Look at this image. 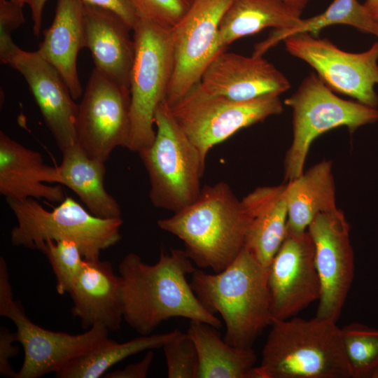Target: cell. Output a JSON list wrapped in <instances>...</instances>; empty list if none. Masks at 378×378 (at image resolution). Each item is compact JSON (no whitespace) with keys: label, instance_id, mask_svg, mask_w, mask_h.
<instances>
[{"label":"cell","instance_id":"1","mask_svg":"<svg viewBox=\"0 0 378 378\" xmlns=\"http://www.w3.org/2000/svg\"><path fill=\"white\" fill-rule=\"evenodd\" d=\"M195 268L183 250L161 249L159 259L148 265L135 253L118 265L122 281L124 320L140 335L152 334L174 317L198 321L217 328L221 321L199 301L186 276Z\"/></svg>","mask_w":378,"mask_h":378},{"label":"cell","instance_id":"2","mask_svg":"<svg viewBox=\"0 0 378 378\" xmlns=\"http://www.w3.org/2000/svg\"><path fill=\"white\" fill-rule=\"evenodd\" d=\"M250 221L241 200L222 181L204 186L193 203L157 224L183 242L198 267L220 272L244 249Z\"/></svg>","mask_w":378,"mask_h":378},{"label":"cell","instance_id":"3","mask_svg":"<svg viewBox=\"0 0 378 378\" xmlns=\"http://www.w3.org/2000/svg\"><path fill=\"white\" fill-rule=\"evenodd\" d=\"M268 270L244 247L223 271L195 270L192 274L190 284L195 295L209 312L221 316L224 340L234 346L252 348L272 323Z\"/></svg>","mask_w":378,"mask_h":378},{"label":"cell","instance_id":"4","mask_svg":"<svg viewBox=\"0 0 378 378\" xmlns=\"http://www.w3.org/2000/svg\"><path fill=\"white\" fill-rule=\"evenodd\" d=\"M256 378H351L337 321L273 320Z\"/></svg>","mask_w":378,"mask_h":378},{"label":"cell","instance_id":"5","mask_svg":"<svg viewBox=\"0 0 378 378\" xmlns=\"http://www.w3.org/2000/svg\"><path fill=\"white\" fill-rule=\"evenodd\" d=\"M7 202L18 222L10 233L14 246L40 251L48 240L70 241L78 246L85 259L92 260L99 259L102 251L121 239V217H97L71 197L50 211L32 198Z\"/></svg>","mask_w":378,"mask_h":378},{"label":"cell","instance_id":"6","mask_svg":"<svg viewBox=\"0 0 378 378\" xmlns=\"http://www.w3.org/2000/svg\"><path fill=\"white\" fill-rule=\"evenodd\" d=\"M154 123L153 144L138 153L148 174L152 204L176 213L198 197L206 162L175 120L165 100L156 108Z\"/></svg>","mask_w":378,"mask_h":378},{"label":"cell","instance_id":"7","mask_svg":"<svg viewBox=\"0 0 378 378\" xmlns=\"http://www.w3.org/2000/svg\"><path fill=\"white\" fill-rule=\"evenodd\" d=\"M171 29L139 17L133 29L134 58L130 79L131 130L127 149L139 153L155 138L154 116L165 100L174 55Z\"/></svg>","mask_w":378,"mask_h":378},{"label":"cell","instance_id":"8","mask_svg":"<svg viewBox=\"0 0 378 378\" xmlns=\"http://www.w3.org/2000/svg\"><path fill=\"white\" fill-rule=\"evenodd\" d=\"M284 103L293 111V141L284 160L288 182L303 173L309 147L318 136L342 126L354 132L378 120L376 108L340 98L314 73Z\"/></svg>","mask_w":378,"mask_h":378},{"label":"cell","instance_id":"9","mask_svg":"<svg viewBox=\"0 0 378 378\" xmlns=\"http://www.w3.org/2000/svg\"><path fill=\"white\" fill-rule=\"evenodd\" d=\"M169 107L204 162L215 145L243 128L283 111L279 95L237 101L211 93L200 82Z\"/></svg>","mask_w":378,"mask_h":378},{"label":"cell","instance_id":"10","mask_svg":"<svg viewBox=\"0 0 378 378\" xmlns=\"http://www.w3.org/2000/svg\"><path fill=\"white\" fill-rule=\"evenodd\" d=\"M0 316L16 326L17 341L24 349V360L17 378H38L57 372L108 337L109 330L93 326L80 334L45 329L32 322L20 302L15 300L6 262L0 258Z\"/></svg>","mask_w":378,"mask_h":378},{"label":"cell","instance_id":"11","mask_svg":"<svg viewBox=\"0 0 378 378\" xmlns=\"http://www.w3.org/2000/svg\"><path fill=\"white\" fill-rule=\"evenodd\" d=\"M286 51L311 66L334 92L368 106H378V41L368 50L354 53L339 48L328 38L309 33L286 38Z\"/></svg>","mask_w":378,"mask_h":378},{"label":"cell","instance_id":"12","mask_svg":"<svg viewBox=\"0 0 378 378\" xmlns=\"http://www.w3.org/2000/svg\"><path fill=\"white\" fill-rule=\"evenodd\" d=\"M77 144L104 162L117 147L127 148L131 130L130 89L95 68L86 85L76 119Z\"/></svg>","mask_w":378,"mask_h":378},{"label":"cell","instance_id":"13","mask_svg":"<svg viewBox=\"0 0 378 378\" xmlns=\"http://www.w3.org/2000/svg\"><path fill=\"white\" fill-rule=\"evenodd\" d=\"M232 0H191L181 19L171 29L174 55L165 101L172 106L201 80L220 53L217 37L220 20Z\"/></svg>","mask_w":378,"mask_h":378},{"label":"cell","instance_id":"14","mask_svg":"<svg viewBox=\"0 0 378 378\" xmlns=\"http://www.w3.org/2000/svg\"><path fill=\"white\" fill-rule=\"evenodd\" d=\"M349 225L340 209L319 214L307 231L314 247L321 282L316 316L337 321L354 276V255Z\"/></svg>","mask_w":378,"mask_h":378},{"label":"cell","instance_id":"15","mask_svg":"<svg viewBox=\"0 0 378 378\" xmlns=\"http://www.w3.org/2000/svg\"><path fill=\"white\" fill-rule=\"evenodd\" d=\"M273 320L293 317L319 300L321 282L314 260V247L307 230H287L283 244L268 270Z\"/></svg>","mask_w":378,"mask_h":378},{"label":"cell","instance_id":"16","mask_svg":"<svg viewBox=\"0 0 378 378\" xmlns=\"http://www.w3.org/2000/svg\"><path fill=\"white\" fill-rule=\"evenodd\" d=\"M7 65L25 79L43 120L55 142L63 151L76 144L78 104L74 102L64 80L38 51L19 48Z\"/></svg>","mask_w":378,"mask_h":378},{"label":"cell","instance_id":"17","mask_svg":"<svg viewBox=\"0 0 378 378\" xmlns=\"http://www.w3.org/2000/svg\"><path fill=\"white\" fill-rule=\"evenodd\" d=\"M206 91L237 101L279 95L290 88L288 79L262 56L220 52L200 81Z\"/></svg>","mask_w":378,"mask_h":378},{"label":"cell","instance_id":"18","mask_svg":"<svg viewBox=\"0 0 378 378\" xmlns=\"http://www.w3.org/2000/svg\"><path fill=\"white\" fill-rule=\"evenodd\" d=\"M58 167L44 162L42 155L0 132V193L7 200L45 199L61 202L65 195Z\"/></svg>","mask_w":378,"mask_h":378},{"label":"cell","instance_id":"19","mask_svg":"<svg viewBox=\"0 0 378 378\" xmlns=\"http://www.w3.org/2000/svg\"><path fill=\"white\" fill-rule=\"evenodd\" d=\"M72 314L84 329L101 326L117 331L124 319L122 281L108 261L85 259L80 274L69 293Z\"/></svg>","mask_w":378,"mask_h":378},{"label":"cell","instance_id":"20","mask_svg":"<svg viewBox=\"0 0 378 378\" xmlns=\"http://www.w3.org/2000/svg\"><path fill=\"white\" fill-rule=\"evenodd\" d=\"M86 48L95 69L116 83L130 88L134 58L132 29L118 15L85 6Z\"/></svg>","mask_w":378,"mask_h":378},{"label":"cell","instance_id":"21","mask_svg":"<svg viewBox=\"0 0 378 378\" xmlns=\"http://www.w3.org/2000/svg\"><path fill=\"white\" fill-rule=\"evenodd\" d=\"M83 48H86L83 2L57 0L54 19L44 31L43 39L37 51L60 74L74 100L83 94L77 57Z\"/></svg>","mask_w":378,"mask_h":378},{"label":"cell","instance_id":"22","mask_svg":"<svg viewBox=\"0 0 378 378\" xmlns=\"http://www.w3.org/2000/svg\"><path fill=\"white\" fill-rule=\"evenodd\" d=\"M241 202L251 218L244 247L269 269L287 233L288 183L258 187Z\"/></svg>","mask_w":378,"mask_h":378},{"label":"cell","instance_id":"23","mask_svg":"<svg viewBox=\"0 0 378 378\" xmlns=\"http://www.w3.org/2000/svg\"><path fill=\"white\" fill-rule=\"evenodd\" d=\"M302 13L284 0H232L219 24L218 50L266 28L293 27L302 19Z\"/></svg>","mask_w":378,"mask_h":378},{"label":"cell","instance_id":"24","mask_svg":"<svg viewBox=\"0 0 378 378\" xmlns=\"http://www.w3.org/2000/svg\"><path fill=\"white\" fill-rule=\"evenodd\" d=\"M59 184L73 190L93 215L121 217V209L104 187L105 162L90 157L76 143L62 151Z\"/></svg>","mask_w":378,"mask_h":378},{"label":"cell","instance_id":"25","mask_svg":"<svg viewBox=\"0 0 378 378\" xmlns=\"http://www.w3.org/2000/svg\"><path fill=\"white\" fill-rule=\"evenodd\" d=\"M216 329L202 321H190L186 333L197 351V378H256L257 357L253 348L241 349L228 344Z\"/></svg>","mask_w":378,"mask_h":378},{"label":"cell","instance_id":"26","mask_svg":"<svg viewBox=\"0 0 378 378\" xmlns=\"http://www.w3.org/2000/svg\"><path fill=\"white\" fill-rule=\"evenodd\" d=\"M287 230H307L319 214L337 209L332 161L324 160L288 183Z\"/></svg>","mask_w":378,"mask_h":378},{"label":"cell","instance_id":"27","mask_svg":"<svg viewBox=\"0 0 378 378\" xmlns=\"http://www.w3.org/2000/svg\"><path fill=\"white\" fill-rule=\"evenodd\" d=\"M175 330L163 334L141 335L125 342L105 338L85 354L74 359L55 373L57 378H99L112 366L144 351L162 348L177 335Z\"/></svg>","mask_w":378,"mask_h":378},{"label":"cell","instance_id":"28","mask_svg":"<svg viewBox=\"0 0 378 378\" xmlns=\"http://www.w3.org/2000/svg\"><path fill=\"white\" fill-rule=\"evenodd\" d=\"M335 24L351 26L378 37V22L370 16L363 4L357 0H333L323 13L302 19L293 27L274 29L267 38L255 46L253 54L262 56L270 48L291 35L309 33L318 36L323 28Z\"/></svg>","mask_w":378,"mask_h":378},{"label":"cell","instance_id":"29","mask_svg":"<svg viewBox=\"0 0 378 378\" xmlns=\"http://www.w3.org/2000/svg\"><path fill=\"white\" fill-rule=\"evenodd\" d=\"M341 332L351 378H373L378 370V329L353 323Z\"/></svg>","mask_w":378,"mask_h":378},{"label":"cell","instance_id":"30","mask_svg":"<svg viewBox=\"0 0 378 378\" xmlns=\"http://www.w3.org/2000/svg\"><path fill=\"white\" fill-rule=\"evenodd\" d=\"M56 277L57 292L69 293L80 274L85 258L78 246L73 241H46L41 247Z\"/></svg>","mask_w":378,"mask_h":378},{"label":"cell","instance_id":"31","mask_svg":"<svg viewBox=\"0 0 378 378\" xmlns=\"http://www.w3.org/2000/svg\"><path fill=\"white\" fill-rule=\"evenodd\" d=\"M169 378H197L199 359L194 342L187 333L177 335L162 346Z\"/></svg>","mask_w":378,"mask_h":378},{"label":"cell","instance_id":"32","mask_svg":"<svg viewBox=\"0 0 378 378\" xmlns=\"http://www.w3.org/2000/svg\"><path fill=\"white\" fill-rule=\"evenodd\" d=\"M139 17L172 28L188 9L191 0H132Z\"/></svg>","mask_w":378,"mask_h":378},{"label":"cell","instance_id":"33","mask_svg":"<svg viewBox=\"0 0 378 378\" xmlns=\"http://www.w3.org/2000/svg\"><path fill=\"white\" fill-rule=\"evenodd\" d=\"M23 6L15 0H0V59L4 64L20 48L12 39V32L25 21Z\"/></svg>","mask_w":378,"mask_h":378},{"label":"cell","instance_id":"34","mask_svg":"<svg viewBox=\"0 0 378 378\" xmlns=\"http://www.w3.org/2000/svg\"><path fill=\"white\" fill-rule=\"evenodd\" d=\"M85 6L108 10L121 18L133 30L139 19L132 0H82Z\"/></svg>","mask_w":378,"mask_h":378},{"label":"cell","instance_id":"35","mask_svg":"<svg viewBox=\"0 0 378 378\" xmlns=\"http://www.w3.org/2000/svg\"><path fill=\"white\" fill-rule=\"evenodd\" d=\"M18 342L15 332H11L6 328H0V374L6 377H18L10 365V359L18 352V348L13 345Z\"/></svg>","mask_w":378,"mask_h":378},{"label":"cell","instance_id":"36","mask_svg":"<svg viewBox=\"0 0 378 378\" xmlns=\"http://www.w3.org/2000/svg\"><path fill=\"white\" fill-rule=\"evenodd\" d=\"M154 358L152 350L145 354L139 362L125 366L123 369H118L104 374L105 378H145L147 377L150 367Z\"/></svg>","mask_w":378,"mask_h":378},{"label":"cell","instance_id":"37","mask_svg":"<svg viewBox=\"0 0 378 378\" xmlns=\"http://www.w3.org/2000/svg\"><path fill=\"white\" fill-rule=\"evenodd\" d=\"M23 5H28L33 21V32L38 36L41 31L44 6L48 0H15Z\"/></svg>","mask_w":378,"mask_h":378},{"label":"cell","instance_id":"38","mask_svg":"<svg viewBox=\"0 0 378 378\" xmlns=\"http://www.w3.org/2000/svg\"><path fill=\"white\" fill-rule=\"evenodd\" d=\"M363 6L370 16L378 22V0H365Z\"/></svg>","mask_w":378,"mask_h":378},{"label":"cell","instance_id":"39","mask_svg":"<svg viewBox=\"0 0 378 378\" xmlns=\"http://www.w3.org/2000/svg\"><path fill=\"white\" fill-rule=\"evenodd\" d=\"M285 2L290 5L291 6L300 10H303L308 4L309 3L310 0H284Z\"/></svg>","mask_w":378,"mask_h":378}]
</instances>
